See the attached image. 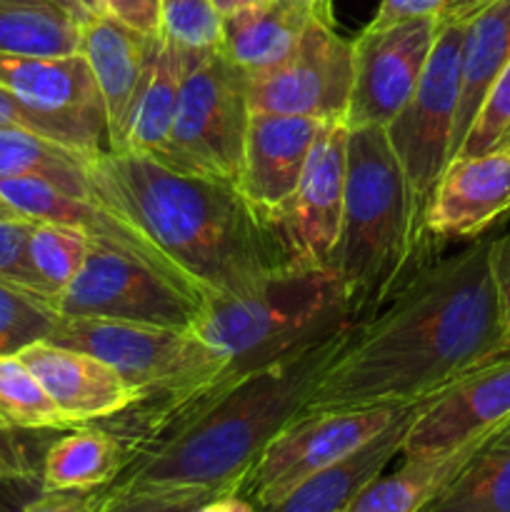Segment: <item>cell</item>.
<instances>
[{
    "mask_svg": "<svg viewBox=\"0 0 510 512\" xmlns=\"http://www.w3.org/2000/svg\"><path fill=\"white\" fill-rule=\"evenodd\" d=\"M60 315L100 318L153 328L193 330L205 298L143 260L90 240L80 273L55 298Z\"/></svg>",
    "mask_w": 510,
    "mask_h": 512,
    "instance_id": "cell-7",
    "label": "cell"
},
{
    "mask_svg": "<svg viewBox=\"0 0 510 512\" xmlns=\"http://www.w3.org/2000/svg\"><path fill=\"white\" fill-rule=\"evenodd\" d=\"M510 420V353L430 395L408 428L403 460L438 458L493 435Z\"/></svg>",
    "mask_w": 510,
    "mask_h": 512,
    "instance_id": "cell-12",
    "label": "cell"
},
{
    "mask_svg": "<svg viewBox=\"0 0 510 512\" xmlns=\"http://www.w3.org/2000/svg\"><path fill=\"white\" fill-rule=\"evenodd\" d=\"M298 3H303V5H308V8H313L315 15H318L320 20H328V23H335L333 5H330V0H298Z\"/></svg>",
    "mask_w": 510,
    "mask_h": 512,
    "instance_id": "cell-45",
    "label": "cell"
},
{
    "mask_svg": "<svg viewBox=\"0 0 510 512\" xmlns=\"http://www.w3.org/2000/svg\"><path fill=\"white\" fill-rule=\"evenodd\" d=\"M163 35H143L108 15H93L80 28V55L100 90L113 150L125 148L145 88L155 73Z\"/></svg>",
    "mask_w": 510,
    "mask_h": 512,
    "instance_id": "cell-16",
    "label": "cell"
},
{
    "mask_svg": "<svg viewBox=\"0 0 510 512\" xmlns=\"http://www.w3.org/2000/svg\"><path fill=\"white\" fill-rule=\"evenodd\" d=\"M510 140V60L495 78L455 155H483L503 150ZM453 155V158H455Z\"/></svg>",
    "mask_w": 510,
    "mask_h": 512,
    "instance_id": "cell-32",
    "label": "cell"
},
{
    "mask_svg": "<svg viewBox=\"0 0 510 512\" xmlns=\"http://www.w3.org/2000/svg\"><path fill=\"white\" fill-rule=\"evenodd\" d=\"M163 38L185 50H218L223 15L213 0H163Z\"/></svg>",
    "mask_w": 510,
    "mask_h": 512,
    "instance_id": "cell-31",
    "label": "cell"
},
{
    "mask_svg": "<svg viewBox=\"0 0 510 512\" xmlns=\"http://www.w3.org/2000/svg\"><path fill=\"white\" fill-rule=\"evenodd\" d=\"M465 23L468 20H438V35L415 93L385 125L390 148L423 210L453 158Z\"/></svg>",
    "mask_w": 510,
    "mask_h": 512,
    "instance_id": "cell-8",
    "label": "cell"
},
{
    "mask_svg": "<svg viewBox=\"0 0 510 512\" xmlns=\"http://www.w3.org/2000/svg\"><path fill=\"white\" fill-rule=\"evenodd\" d=\"M35 228V220L13 218L0 220V280L13 283L18 288L33 290V293L55 298L48 285L35 273L28 255V240Z\"/></svg>",
    "mask_w": 510,
    "mask_h": 512,
    "instance_id": "cell-33",
    "label": "cell"
},
{
    "mask_svg": "<svg viewBox=\"0 0 510 512\" xmlns=\"http://www.w3.org/2000/svg\"><path fill=\"white\" fill-rule=\"evenodd\" d=\"M180 80H183V55H180L178 45L163 38L155 73L145 88L138 110H135L123 150L148 155L158 163H168L170 130H173L175 108H178Z\"/></svg>",
    "mask_w": 510,
    "mask_h": 512,
    "instance_id": "cell-27",
    "label": "cell"
},
{
    "mask_svg": "<svg viewBox=\"0 0 510 512\" xmlns=\"http://www.w3.org/2000/svg\"><path fill=\"white\" fill-rule=\"evenodd\" d=\"M55 298L0 280V355H18L38 340H48L58 325Z\"/></svg>",
    "mask_w": 510,
    "mask_h": 512,
    "instance_id": "cell-29",
    "label": "cell"
},
{
    "mask_svg": "<svg viewBox=\"0 0 510 512\" xmlns=\"http://www.w3.org/2000/svg\"><path fill=\"white\" fill-rule=\"evenodd\" d=\"M218 498L205 490H158V493L108 495L93 490L95 512H190L208 500Z\"/></svg>",
    "mask_w": 510,
    "mask_h": 512,
    "instance_id": "cell-35",
    "label": "cell"
},
{
    "mask_svg": "<svg viewBox=\"0 0 510 512\" xmlns=\"http://www.w3.org/2000/svg\"><path fill=\"white\" fill-rule=\"evenodd\" d=\"M70 428L113 418L138 400L135 390L95 355L38 340L18 353Z\"/></svg>",
    "mask_w": 510,
    "mask_h": 512,
    "instance_id": "cell-18",
    "label": "cell"
},
{
    "mask_svg": "<svg viewBox=\"0 0 510 512\" xmlns=\"http://www.w3.org/2000/svg\"><path fill=\"white\" fill-rule=\"evenodd\" d=\"M90 190L158 248L200 298H233L293 265L278 225L260 218L238 185L110 150L90 165Z\"/></svg>",
    "mask_w": 510,
    "mask_h": 512,
    "instance_id": "cell-3",
    "label": "cell"
},
{
    "mask_svg": "<svg viewBox=\"0 0 510 512\" xmlns=\"http://www.w3.org/2000/svg\"><path fill=\"white\" fill-rule=\"evenodd\" d=\"M78 5L85 10V15H88V18L100 15V0H78Z\"/></svg>",
    "mask_w": 510,
    "mask_h": 512,
    "instance_id": "cell-47",
    "label": "cell"
},
{
    "mask_svg": "<svg viewBox=\"0 0 510 512\" xmlns=\"http://www.w3.org/2000/svg\"><path fill=\"white\" fill-rule=\"evenodd\" d=\"M438 35V18L365 28L353 40V93L348 128H385L415 93Z\"/></svg>",
    "mask_w": 510,
    "mask_h": 512,
    "instance_id": "cell-11",
    "label": "cell"
},
{
    "mask_svg": "<svg viewBox=\"0 0 510 512\" xmlns=\"http://www.w3.org/2000/svg\"><path fill=\"white\" fill-rule=\"evenodd\" d=\"M353 93V40L335 23L313 18L298 48L275 68L248 78L250 113L300 115L318 123H345Z\"/></svg>",
    "mask_w": 510,
    "mask_h": 512,
    "instance_id": "cell-10",
    "label": "cell"
},
{
    "mask_svg": "<svg viewBox=\"0 0 510 512\" xmlns=\"http://www.w3.org/2000/svg\"><path fill=\"white\" fill-rule=\"evenodd\" d=\"M510 353L493 238L433 260L378 313L355 320L303 413L410 405Z\"/></svg>",
    "mask_w": 510,
    "mask_h": 512,
    "instance_id": "cell-1",
    "label": "cell"
},
{
    "mask_svg": "<svg viewBox=\"0 0 510 512\" xmlns=\"http://www.w3.org/2000/svg\"><path fill=\"white\" fill-rule=\"evenodd\" d=\"M490 438V435H488ZM485 438V440H488ZM468 445L438 458L403 460L393 475L375 478L345 512H418L423 510L455 473L468 463L470 455L485 443Z\"/></svg>",
    "mask_w": 510,
    "mask_h": 512,
    "instance_id": "cell-24",
    "label": "cell"
},
{
    "mask_svg": "<svg viewBox=\"0 0 510 512\" xmlns=\"http://www.w3.org/2000/svg\"><path fill=\"white\" fill-rule=\"evenodd\" d=\"M23 512H95L93 490H43Z\"/></svg>",
    "mask_w": 510,
    "mask_h": 512,
    "instance_id": "cell-39",
    "label": "cell"
},
{
    "mask_svg": "<svg viewBox=\"0 0 510 512\" xmlns=\"http://www.w3.org/2000/svg\"><path fill=\"white\" fill-rule=\"evenodd\" d=\"M493 270L498 280L500 298H503L505 318L510 325V230L503 238H493Z\"/></svg>",
    "mask_w": 510,
    "mask_h": 512,
    "instance_id": "cell-41",
    "label": "cell"
},
{
    "mask_svg": "<svg viewBox=\"0 0 510 512\" xmlns=\"http://www.w3.org/2000/svg\"><path fill=\"white\" fill-rule=\"evenodd\" d=\"M0 128L28 130V133L43 135V138L55 140V143H63L68 145V148H75L80 150V153L95 158V155L85 148L83 140H80L68 125L60 123V120L55 118H48V115L38 113V110L28 108V105L20 103V100L15 98V95H10L5 88H0Z\"/></svg>",
    "mask_w": 510,
    "mask_h": 512,
    "instance_id": "cell-36",
    "label": "cell"
},
{
    "mask_svg": "<svg viewBox=\"0 0 510 512\" xmlns=\"http://www.w3.org/2000/svg\"><path fill=\"white\" fill-rule=\"evenodd\" d=\"M510 210V153L455 155L445 165L425 208V228L435 240L483 235Z\"/></svg>",
    "mask_w": 510,
    "mask_h": 512,
    "instance_id": "cell-17",
    "label": "cell"
},
{
    "mask_svg": "<svg viewBox=\"0 0 510 512\" xmlns=\"http://www.w3.org/2000/svg\"><path fill=\"white\" fill-rule=\"evenodd\" d=\"M90 253V238L78 228L55 223H35L28 240V255L35 273L58 298L80 273Z\"/></svg>",
    "mask_w": 510,
    "mask_h": 512,
    "instance_id": "cell-30",
    "label": "cell"
},
{
    "mask_svg": "<svg viewBox=\"0 0 510 512\" xmlns=\"http://www.w3.org/2000/svg\"><path fill=\"white\" fill-rule=\"evenodd\" d=\"M510 60V0H490L465 23L453 155L468 135L490 85Z\"/></svg>",
    "mask_w": 510,
    "mask_h": 512,
    "instance_id": "cell-21",
    "label": "cell"
},
{
    "mask_svg": "<svg viewBox=\"0 0 510 512\" xmlns=\"http://www.w3.org/2000/svg\"><path fill=\"white\" fill-rule=\"evenodd\" d=\"M438 240L395 158L385 128H348V165L338 243L330 273L343 285L355 320L378 313L418 270L433 263Z\"/></svg>",
    "mask_w": 510,
    "mask_h": 512,
    "instance_id": "cell-4",
    "label": "cell"
},
{
    "mask_svg": "<svg viewBox=\"0 0 510 512\" xmlns=\"http://www.w3.org/2000/svg\"><path fill=\"white\" fill-rule=\"evenodd\" d=\"M128 465V448L98 423L68 428L50 440L43 458V490H98Z\"/></svg>",
    "mask_w": 510,
    "mask_h": 512,
    "instance_id": "cell-22",
    "label": "cell"
},
{
    "mask_svg": "<svg viewBox=\"0 0 510 512\" xmlns=\"http://www.w3.org/2000/svg\"><path fill=\"white\" fill-rule=\"evenodd\" d=\"M425 403H428V398L413 403L383 433L375 435L373 440L360 445L358 450L345 455L338 463L310 475L280 503L260 512H345L375 478L383 475L390 460L400 455L405 433L418 418L420 410L425 408Z\"/></svg>",
    "mask_w": 510,
    "mask_h": 512,
    "instance_id": "cell-19",
    "label": "cell"
},
{
    "mask_svg": "<svg viewBox=\"0 0 510 512\" xmlns=\"http://www.w3.org/2000/svg\"><path fill=\"white\" fill-rule=\"evenodd\" d=\"M190 512H260L258 505L253 500L243 498L240 493H228V495H218V498L208 500V503L198 505Z\"/></svg>",
    "mask_w": 510,
    "mask_h": 512,
    "instance_id": "cell-42",
    "label": "cell"
},
{
    "mask_svg": "<svg viewBox=\"0 0 510 512\" xmlns=\"http://www.w3.org/2000/svg\"><path fill=\"white\" fill-rule=\"evenodd\" d=\"M80 28L73 13L48 0H0V53H80Z\"/></svg>",
    "mask_w": 510,
    "mask_h": 512,
    "instance_id": "cell-26",
    "label": "cell"
},
{
    "mask_svg": "<svg viewBox=\"0 0 510 512\" xmlns=\"http://www.w3.org/2000/svg\"><path fill=\"white\" fill-rule=\"evenodd\" d=\"M13 218H23L15 208H10L3 198H0V220H13Z\"/></svg>",
    "mask_w": 510,
    "mask_h": 512,
    "instance_id": "cell-48",
    "label": "cell"
},
{
    "mask_svg": "<svg viewBox=\"0 0 510 512\" xmlns=\"http://www.w3.org/2000/svg\"><path fill=\"white\" fill-rule=\"evenodd\" d=\"M55 433L60 430H20L0 423V480L40 478Z\"/></svg>",
    "mask_w": 510,
    "mask_h": 512,
    "instance_id": "cell-34",
    "label": "cell"
},
{
    "mask_svg": "<svg viewBox=\"0 0 510 512\" xmlns=\"http://www.w3.org/2000/svg\"><path fill=\"white\" fill-rule=\"evenodd\" d=\"M0 88L28 108L68 125L95 158L113 150L103 98L88 60L80 53H0Z\"/></svg>",
    "mask_w": 510,
    "mask_h": 512,
    "instance_id": "cell-13",
    "label": "cell"
},
{
    "mask_svg": "<svg viewBox=\"0 0 510 512\" xmlns=\"http://www.w3.org/2000/svg\"><path fill=\"white\" fill-rule=\"evenodd\" d=\"M0 423L20 430H68V420L18 355H0Z\"/></svg>",
    "mask_w": 510,
    "mask_h": 512,
    "instance_id": "cell-28",
    "label": "cell"
},
{
    "mask_svg": "<svg viewBox=\"0 0 510 512\" xmlns=\"http://www.w3.org/2000/svg\"><path fill=\"white\" fill-rule=\"evenodd\" d=\"M503 150H508V153H510V140H508V145H505V148Z\"/></svg>",
    "mask_w": 510,
    "mask_h": 512,
    "instance_id": "cell-49",
    "label": "cell"
},
{
    "mask_svg": "<svg viewBox=\"0 0 510 512\" xmlns=\"http://www.w3.org/2000/svg\"><path fill=\"white\" fill-rule=\"evenodd\" d=\"M353 320L343 285L328 268L293 263L248 293L205 300L193 333L225 360L208 385L215 388L278 363Z\"/></svg>",
    "mask_w": 510,
    "mask_h": 512,
    "instance_id": "cell-5",
    "label": "cell"
},
{
    "mask_svg": "<svg viewBox=\"0 0 510 512\" xmlns=\"http://www.w3.org/2000/svg\"><path fill=\"white\" fill-rule=\"evenodd\" d=\"M488 3L490 0H445L438 20H468L470 15H475Z\"/></svg>",
    "mask_w": 510,
    "mask_h": 512,
    "instance_id": "cell-43",
    "label": "cell"
},
{
    "mask_svg": "<svg viewBox=\"0 0 510 512\" xmlns=\"http://www.w3.org/2000/svg\"><path fill=\"white\" fill-rule=\"evenodd\" d=\"M418 512H510V420Z\"/></svg>",
    "mask_w": 510,
    "mask_h": 512,
    "instance_id": "cell-23",
    "label": "cell"
},
{
    "mask_svg": "<svg viewBox=\"0 0 510 512\" xmlns=\"http://www.w3.org/2000/svg\"><path fill=\"white\" fill-rule=\"evenodd\" d=\"M445 0H380L378 13L370 20V28L403 23L415 18H438Z\"/></svg>",
    "mask_w": 510,
    "mask_h": 512,
    "instance_id": "cell-38",
    "label": "cell"
},
{
    "mask_svg": "<svg viewBox=\"0 0 510 512\" xmlns=\"http://www.w3.org/2000/svg\"><path fill=\"white\" fill-rule=\"evenodd\" d=\"M40 493H43L40 478L0 480V512H23Z\"/></svg>",
    "mask_w": 510,
    "mask_h": 512,
    "instance_id": "cell-40",
    "label": "cell"
},
{
    "mask_svg": "<svg viewBox=\"0 0 510 512\" xmlns=\"http://www.w3.org/2000/svg\"><path fill=\"white\" fill-rule=\"evenodd\" d=\"M323 125L300 115L250 113L235 185L268 223L283 220Z\"/></svg>",
    "mask_w": 510,
    "mask_h": 512,
    "instance_id": "cell-15",
    "label": "cell"
},
{
    "mask_svg": "<svg viewBox=\"0 0 510 512\" xmlns=\"http://www.w3.org/2000/svg\"><path fill=\"white\" fill-rule=\"evenodd\" d=\"M95 158L63 143L18 128H0V180L35 178L73 195H93L90 165Z\"/></svg>",
    "mask_w": 510,
    "mask_h": 512,
    "instance_id": "cell-25",
    "label": "cell"
},
{
    "mask_svg": "<svg viewBox=\"0 0 510 512\" xmlns=\"http://www.w3.org/2000/svg\"><path fill=\"white\" fill-rule=\"evenodd\" d=\"M48 3H55V5H60L63 10H68V13H73L80 23H85V20H88V15H85V10L80 8L78 0H48Z\"/></svg>",
    "mask_w": 510,
    "mask_h": 512,
    "instance_id": "cell-46",
    "label": "cell"
},
{
    "mask_svg": "<svg viewBox=\"0 0 510 512\" xmlns=\"http://www.w3.org/2000/svg\"><path fill=\"white\" fill-rule=\"evenodd\" d=\"M348 165V125L328 123L320 130L293 200L280 220L290 260L308 268H328L338 243Z\"/></svg>",
    "mask_w": 510,
    "mask_h": 512,
    "instance_id": "cell-14",
    "label": "cell"
},
{
    "mask_svg": "<svg viewBox=\"0 0 510 512\" xmlns=\"http://www.w3.org/2000/svg\"><path fill=\"white\" fill-rule=\"evenodd\" d=\"M353 325L355 320L278 363L190 395L155 425L118 478L98 490L240 493L265 448L303 413Z\"/></svg>",
    "mask_w": 510,
    "mask_h": 512,
    "instance_id": "cell-2",
    "label": "cell"
},
{
    "mask_svg": "<svg viewBox=\"0 0 510 512\" xmlns=\"http://www.w3.org/2000/svg\"><path fill=\"white\" fill-rule=\"evenodd\" d=\"M170 168L235 183L250 120L248 78L220 50H185Z\"/></svg>",
    "mask_w": 510,
    "mask_h": 512,
    "instance_id": "cell-6",
    "label": "cell"
},
{
    "mask_svg": "<svg viewBox=\"0 0 510 512\" xmlns=\"http://www.w3.org/2000/svg\"><path fill=\"white\" fill-rule=\"evenodd\" d=\"M100 13L143 35H163V0H100Z\"/></svg>",
    "mask_w": 510,
    "mask_h": 512,
    "instance_id": "cell-37",
    "label": "cell"
},
{
    "mask_svg": "<svg viewBox=\"0 0 510 512\" xmlns=\"http://www.w3.org/2000/svg\"><path fill=\"white\" fill-rule=\"evenodd\" d=\"M315 15L298 0H265L223 18L218 50L245 78L265 73L290 58Z\"/></svg>",
    "mask_w": 510,
    "mask_h": 512,
    "instance_id": "cell-20",
    "label": "cell"
},
{
    "mask_svg": "<svg viewBox=\"0 0 510 512\" xmlns=\"http://www.w3.org/2000/svg\"><path fill=\"white\" fill-rule=\"evenodd\" d=\"M410 405H373L298 415L265 448L245 478L240 495L253 500L260 510L280 503L310 475L338 463L383 433Z\"/></svg>",
    "mask_w": 510,
    "mask_h": 512,
    "instance_id": "cell-9",
    "label": "cell"
},
{
    "mask_svg": "<svg viewBox=\"0 0 510 512\" xmlns=\"http://www.w3.org/2000/svg\"><path fill=\"white\" fill-rule=\"evenodd\" d=\"M258 3H265V0H213V5L218 8V13L223 15H230V13H238V10L243 8H250V5H258Z\"/></svg>",
    "mask_w": 510,
    "mask_h": 512,
    "instance_id": "cell-44",
    "label": "cell"
}]
</instances>
